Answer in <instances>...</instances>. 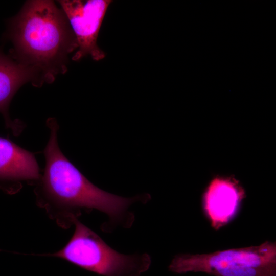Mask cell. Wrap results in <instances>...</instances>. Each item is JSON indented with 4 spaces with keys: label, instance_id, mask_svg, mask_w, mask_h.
<instances>
[{
    "label": "cell",
    "instance_id": "cell-1",
    "mask_svg": "<svg viewBox=\"0 0 276 276\" xmlns=\"http://www.w3.org/2000/svg\"><path fill=\"white\" fill-rule=\"evenodd\" d=\"M50 130L43 153L45 166L43 174L35 189L38 203L51 211L63 215L70 223L77 219L80 210L96 209L105 214L109 222L102 228L108 231L120 225L130 227L134 215L129 208L133 203L147 202L148 194L125 198L106 192L91 183L65 156L58 143L59 125L55 118L46 122Z\"/></svg>",
    "mask_w": 276,
    "mask_h": 276
},
{
    "label": "cell",
    "instance_id": "cell-2",
    "mask_svg": "<svg viewBox=\"0 0 276 276\" xmlns=\"http://www.w3.org/2000/svg\"><path fill=\"white\" fill-rule=\"evenodd\" d=\"M4 36L13 45L9 55L34 72L38 87L65 74L68 56L78 48L65 14L53 1H27L9 20Z\"/></svg>",
    "mask_w": 276,
    "mask_h": 276
},
{
    "label": "cell",
    "instance_id": "cell-3",
    "mask_svg": "<svg viewBox=\"0 0 276 276\" xmlns=\"http://www.w3.org/2000/svg\"><path fill=\"white\" fill-rule=\"evenodd\" d=\"M73 223L75 231L71 238L50 256L102 276H141L149 268L151 259L148 254L117 252L77 219Z\"/></svg>",
    "mask_w": 276,
    "mask_h": 276
},
{
    "label": "cell",
    "instance_id": "cell-4",
    "mask_svg": "<svg viewBox=\"0 0 276 276\" xmlns=\"http://www.w3.org/2000/svg\"><path fill=\"white\" fill-rule=\"evenodd\" d=\"M171 272H204L214 276H276V244L232 248L204 254H178L169 266Z\"/></svg>",
    "mask_w": 276,
    "mask_h": 276
},
{
    "label": "cell",
    "instance_id": "cell-5",
    "mask_svg": "<svg viewBox=\"0 0 276 276\" xmlns=\"http://www.w3.org/2000/svg\"><path fill=\"white\" fill-rule=\"evenodd\" d=\"M76 37L78 48L72 59L78 61L90 55L95 61L105 56L97 38L110 0L58 1Z\"/></svg>",
    "mask_w": 276,
    "mask_h": 276
},
{
    "label": "cell",
    "instance_id": "cell-6",
    "mask_svg": "<svg viewBox=\"0 0 276 276\" xmlns=\"http://www.w3.org/2000/svg\"><path fill=\"white\" fill-rule=\"evenodd\" d=\"M245 196L243 188L234 177L213 178L202 196L204 212L211 226L218 230L227 224L236 215Z\"/></svg>",
    "mask_w": 276,
    "mask_h": 276
},
{
    "label": "cell",
    "instance_id": "cell-7",
    "mask_svg": "<svg viewBox=\"0 0 276 276\" xmlns=\"http://www.w3.org/2000/svg\"><path fill=\"white\" fill-rule=\"evenodd\" d=\"M40 176L34 153L0 137L1 190L14 194L21 188L22 181H37Z\"/></svg>",
    "mask_w": 276,
    "mask_h": 276
},
{
    "label": "cell",
    "instance_id": "cell-8",
    "mask_svg": "<svg viewBox=\"0 0 276 276\" xmlns=\"http://www.w3.org/2000/svg\"><path fill=\"white\" fill-rule=\"evenodd\" d=\"M37 87V80L34 72L7 55L0 49V113L6 127L15 136L22 132L24 125L19 120H13L9 116L10 102L20 87L26 83Z\"/></svg>",
    "mask_w": 276,
    "mask_h": 276
}]
</instances>
